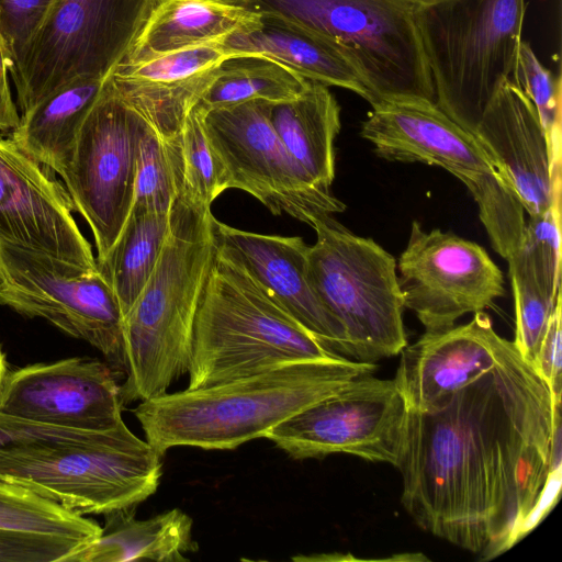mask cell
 I'll list each match as a JSON object with an SVG mask.
<instances>
[{
  "instance_id": "1",
  "label": "cell",
  "mask_w": 562,
  "mask_h": 562,
  "mask_svg": "<svg viewBox=\"0 0 562 562\" xmlns=\"http://www.w3.org/2000/svg\"><path fill=\"white\" fill-rule=\"evenodd\" d=\"M560 405L509 341L497 364L447 406L409 411L396 467L406 512L483 560L510 549L559 496L548 475Z\"/></svg>"
},
{
  "instance_id": "2",
  "label": "cell",
  "mask_w": 562,
  "mask_h": 562,
  "mask_svg": "<svg viewBox=\"0 0 562 562\" xmlns=\"http://www.w3.org/2000/svg\"><path fill=\"white\" fill-rule=\"evenodd\" d=\"M372 362L342 356L300 360L211 386L142 401L133 413L146 440L162 456L178 446L232 450L371 374Z\"/></svg>"
},
{
  "instance_id": "3",
  "label": "cell",
  "mask_w": 562,
  "mask_h": 562,
  "mask_svg": "<svg viewBox=\"0 0 562 562\" xmlns=\"http://www.w3.org/2000/svg\"><path fill=\"white\" fill-rule=\"evenodd\" d=\"M211 209L177 196L156 268L124 316V404L167 393L189 370L200 297L217 247Z\"/></svg>"
},
{
  "instance_id": "4",
  "label": "cell",
  "mask_w": 562,
  "mask_h": 562,
  "mask_svg": "<svg viewBox=\"0 0 562 562\" xmlns=\"http://www.w3.org/2000/svg\"><path fill=\"white\" fill-rule=\"evenodd\" d=\"M334 356L338 355L216 247L196 311L188 389L245 378L286 362Z\"/></svg>"
},
{
  "instance_id": "5",
  "label": "cell",
  "mask_w": 562,
  "mask_h": 562,
  "mask_svg": "<svg viewBox=\"0 0 562 562\" xmlns=\"http://www.w3.org/2000/svg\"><path fill=\"white\" fill-rule=\"evenodd\" d=\"M272 15L330 43L353 68L371 106L387 100L436 103L416 22L417 0H225Z\"/></svg>"
},
{
  "instance_id": "6",
  "label": "cell",
  "mask_w": 562,
  "mask_h": 562,
  "mask_svg": "<svg viewBox=\"0 0 562 562\" xmlns=\"http://www.w3.org/2000/svg\"><path fill=\"white\" fill-rule=\"evenodd\" d=\"M525 12V0L417 4L416 22L436 104L472 134L498 87L506 80L517 82Z\"/></svg>"
},
{
  "instance_id": "7",
  "label": "cell",
  "mask_w": 562,
  "mask_h": 562,
  "mask_svg": "<svg viewBox=\"0 0 562 562\" xmlns=\"http://www.w3.org/2000/svg\"><path fill=\"white\" fill-rule=\"evenodd\" d=\"M161 458L122 420L81 441L0 448V479L75 514L108 515L135 508L157 491Z\"/></svg>"
},
{
  "instance_id": "8",
  "label": "cell",
  "mask_w": 562,
  "mask_h": 562,
  "mask_svg": "<svg viewBox=\"0 0 562 562\" xmlns=\"http://www.w3.org/2000/svg\"><path fill=\"white\" fill-rule=\"evenodd\" d=\"M360 135L383 159L438 166L452 173L474 198L494 250L504 259L516 250L526 224L524 207L475 136L435 102L381 101L372 105Z\"/></svg>"
},
{
  "instance_id": "9",
  "label": "cell",
  "mask_w": 562,
  "mask_h": 562,
  "mask_svg": "<svg viewBox=\"0 0 562 562\" xmlns=\"http://www.w3.org/2000/svg\"><path fill=\"white\" fill-rule=\"evenodd\" d=\"M308 272L319 297L342 325L348 356L372 362L407 345L395 258L325 215L312 227Z\"/></svg>"
},
{
  "instance_id": "10",
  "label": "cell",
  "mask_w": 562,
  "mask_h": 562,
  "mask_svg": "<svg viewBox=\"0 0 562 562\" xmlns=\"http://www.w3.org/2000/svg\"><path fill=\"white\" fill-rule=\"evenodd\" d=\"M154 1L59 0L10 70L20 112L77 79H105L128 52Z\"/></svg>"
},
{
  "instance_id": "11",
  "label": "cell",
  "mask_w": 562,
  "mask_h": 562,
  "mask_svg": "<svg viewBox=\"0 0 562 562\" xmlns=\"http://www.w3.org/2000/svg\"><path fill=\"white\" fill-rule=\"evenodd\" d=\"M0 304L90 344L116 373L125 372L124 315L99 267L0 244Z\"/></svg>"
},
{
  "instance_id": "12",
  "label": "cell",
  "mask_w": 562,
  "mask_h": 562,
  "mask_svg": "<svg viewBox=\"0 0 562 562\" xmlns=\"http://www.w3.org/2000/svg\"><path fill=\"white\" fill-rule=\"evenodd\" d=\"M270 102L252 100L203 111L206 134L226 173L228 189H239L272 214L285 213L311 227L346 205L318 188L292 159L272 127Z\"/></svg>"
},
{
  "instance_id": "13",
  "label": "cell",
  "mask_w": 562,
  "mask_h": 562,
  "mask_svg": "<svg viewBox=\"0 0 562 562\" xmlns=\"http://www.w3.org/2000/svg\"><path fill=\"white\" fill-rule=\"evenodd\" d=\"M142 122L105 78L59 175L92 232L97 262L117 240L132 209Z\"/></svg>"
},
{
  "instance_id": "14",
  "label": "cell",
  "mask_w": 562,
  "mask_h": 562,
  "mask_svg": "<svg viewBox=\"0 0 562 562\" xmlns=\"http://www.w3.org/2000/svg\"><path fill=\"white\" fill-rule=\"evenodd\" d=\"M408 412L394 379L367 374L281 422L263 438L294 459L349 453L397 467Z\"/></svg>"
},
{
  "instance_id": "15",
  "label": "cell",
  "mask_w": 562,
  "mask_h": 562,
  "mask_svg": "<svg viewBox=\"0 0 562 562\" xmlns=\"http://www.w3.org/2000/svg\"><path fill=\"white\" fill-rule=\"evenodd\" d=\"M396 269L404 307L426 331L448 329L505 293L503 272L483 247L439 228L426 232L416 221Z\"/></svg>"
},
{
  "instance_id": "16",
  "label": "cell",
  "mask_w": 562,
  "mask_h": 562,
  "mask_svg": "<svg viewBox=\"0 0 562 562\" xmlns=\"http://www.w3.org/2000/svg\"><path fill=\"white\" fill-rule=\"evenodd\" d=\"M75 205L56 173L11 137L0 134V244L98 267L91 245L72 215Z\"/></svg>"
},
{
  "instance_id": "17",
  "label": "cell",
  "mask_w": 562,
  "mask_h": 562,
  "mask_svg": "<svg viewBox=\"0 0 562 562\" xmlns=\"http://www.w3.org/2000/svg\"><path fill=\"white\" fill-rule=\"evenodd\" d=\"M112 367L72 357L8 372L0 412L40 424L104 431L122 420L121 385Z\"/></svg>"
},
{
  "instance_id": "18",
  "label": "cell",
  "mask_w": 562,
  "mask_h": 562,
  "mask_svg": "<svg viewBox=\"0 0 562 562\" xmlns=\"http://www.w3.org/2000/svg\"><path fill=\"white\" fill-rule=\"evenodd\" d=\"M473 135L529 216L561 198V158H554L535 105L520 86L504 81Z\"/></svg>"
},
{
  "instance_id": "19",
  "label": "cell",
  "mask_w": 562,
  "mask_h": 562,
  "mask_svg": "<svg viewBox=\"0 0 562 562\" xmlns=\"http://www.w3.org/2000/svg\"><path fill=\"white\" fill-rule=\"evenodd\" d=\"M217 248L239 263L267 295L321 344L348 356L340 322L316 292L308 272V247L300 236L241 231L215 221Z\"/></svg>"
},
{
  "instance_id": "20",
  "label": "cell",
  "mask_w": 562,
  "mask_h": 562,
  "mask_svg": "<svg viewBox=\"0 0 562 562\" xmlns=\"http://www.w3.org/2000/svg\"><path fill=\"white\" fill-rule=\"evenodd\" d=\"M508 344L495 331L490 316L476 312L464 325L426 331L406 345L394 381L409 411L431 413L492 370Z\"/></svg>"
},
{
  "instance_id": "21",
  "label": "cell",
  "mask_w": 562,
  "mask_h": 562,
  "mask_svg": "<svg viewBox=\"0 0 562 562\" xmlns=\"http://www.w3.org/2000/svg\"><path fill=\"white\" fill-rule=\"evenodd\" d=\"M232 55L220 44L183 48L145 60L120 61L106 80L167 140L179 132L215 79L220 64Z\"/></svg>"
},
{
  "instance_id": "22",
  "label": "cell",
  "mask_w": 562,
  "mask_h": 562,
  "mask_svg": "<svg viewBox=\"0 0 562 562\" xmlns=\"http://www.w3.org/2000/svg\"><path fill=\"white\" fill-rule=\"evenodd\" d=\"M234 54H257L281 63L305 79L370 95L353 68L323 37L282 19L258 14L218 43Z\"/></svg>"
},
{
  "instance_id": "23",
  "label": "cell",
  "mask_w": 562,
  "mask_h": 562,
  "mask_svg": "<svg viewBox=\"0 0 562 562\" xmlns=\"http://www.w3.org/2000/svg\"><path fill=\"white\" fill-rule=\"evenodd\" d=\"M257 16L225 0H155L121 61L145 60L183 48L218 44Z\"/></svg>"
},
{
  "instance_id": "24",
  "label": "cell",
  "mask_w": 562,
  "mask_h": 562,
  "mask_svg": "<svg viewBox=\"0 0 562 562\" xmlns=\"http://www.w3.org/2000/svg\"><path fill=\"white\" fill-rule=\"evenodd\" d=\"M273 130L292 159L314 183L330 191L335 179V138L340 131V106L327 86L307 80L294 99L269 104Z\"/></svg>"
},
{
  "instance_id": "25",
  "label": "cell",
  "mask_w": 562,
  "mask_h": 562,
  "mask_svg": "<svg viewBox=\"0 0 562 562\" xmlns=\"http://www.w3.org/2000/svg\"><path fill=\"white\" fill-rule=\"evenodd\" d=\"M134 515L135 508L105 515L101 536L75 551L66 562H187L184 554L198 549L192 538V519L181 509H170L145 520Z\"/></svg>"
},
{
  "instance_id": "26",
  "label": "cell",
  "mask_w": 562,
  "mask_h": 562,
  "mask_svg": "<svg viewBox=\"0 0 562 562\" xmlns=\"http://www.w3.org/2000/svg\"><path fill=\"white\" fill-rule=\"evenodd\" d=\"M105 79L82 78L55 90L26 112L10 137L35 160L60 175L77 134L99 98Z\"/></svg>"
},
{
  "instance_id": "27",
  "label": "cell",
  "mask_w": 562,
  "mask_h": 562,
  "mask_svg": "<svg viewBox=\"0 0 562 562\" xmlns=\"http://www.w3.org/2000/svg\"><path fill=\"white\" fill-rule=\"evenodd\" d=\"M169 227L170 212H130L117 240L106 257L97 262L114 290L124 316L153 274Z\"/></svg>"
},
{
  "instance_id": "28",
  "label": "cell",
  "mask_w": 562,
  "mask_h": 562,
  "mask_svg": "<svg viewBox=\"0 0 562 562\" xmlns=\"http://www.w3.org/2000/svg\"><path fill=\"white\" fill-rule=\"evenodd\" d=\"M308 79L279 61L257 54H234L224 59L196 106L206 112L252 100L285 102L297 97Z\"/></svg>"
},
{
  "instance_id": "29",
  "label": "cell",
  "mask_w": 562,
  "mask_h": 562,
  "mask_svg": "<svg viewBox=\"0 0 562 562\" xmlns=\"http://www.w3.org/2000/svg\"><path fill=\"white\" fill-rule=\"evenodd\" d=\"M165 145L175 176L177 196L211 209L213 201L228 189V183L206 134L203 111L195 105L179 132L165 140Z\"/></svg>"
},
{
  "instance_id": "30",
  "label": "cell",
  "mask_w": 562,
  "mask_h": 562,
  "mask_svg": "<svg viewBox=\"0 0 562 562\" xmlns=\"http://www.w3.org/2000/svg\"><path fill=\"white\" fill-rule=\"evenodd\" d=\"M0 528L76 538L85 542L98 539L103 528L41 497L21 485L0 479Z\"/></svg>"
},
{
  "instance_id": "31",
  "label": "cell",
  "mask_w": 562,
  "mask_h": 562,
  "mask_svg": "<svg viewBox=\"0 0 562 562\" xmlns=\"http://www.w3.org/2000/svg\"><path fill=\"white\" fill-rule=\"evenodd\" d=\"M177 187L164 138L143 119L131 212L169 213Z\"/></svg>"
},
{
  "instance_id": "32",
  "label": "cell",
  "mask_w": 562,
  "mask_h": 562,
  "mask_svg": "<svg viewBox=\"0 0 562 562\" xmlns=\"http://www.w3.org/2000/svg\"><path fill=\"white\" fill-rule=\"evenodd\" d=\"M560 200L541 214L529 216L516 250L507 258L528 269L539 286L551 297L560 292Z\"/></svg>"
},
{
  "instance_id": "33",
  "label": "cell",
  "mask_w": 562,
  "mask_h": 562,
  "mask_svg": "<svg viewBox=\"0 0 562 562\" xmlns=\"http://www.w3.org/2000/svg\"><path fill=\"white\" fill-rule=\"evenodd\" d=\"M508 271L516 318L513 342L520 356L532 364L554 311L558 296L553 299L547 294L528 269L516 263H508Z\"/></svg>"
},
{
  "instance_id": "34",
  "label": "cell",
  "mask_w": 562,
  "mask_h": 562,
  "mask_svg": "<svg viewBox=\"0 0 562 562\" xmlns=\"http://www.w3.org/2000/svg\"><path fill=\"white\" fill-rule=\"evenodd\" d=\"M517 82L535 105L554 158H560L561 80L546 68L529 42L521 41Z\"/></svg>"
},
{
  "instance_id": "35",
  "label": "cell",
  "mask_w": 562,
  "mask_h": 562,
  "mask_svg": "<svg viewBox=\"0 0 562 562\" xmlns=\"http://www.w3.org/2000/svg\"><path fill=\"white\" fill-rule=\"evenodd\" d=\"M87 543L59 535L0 528V562H66Z\"/></svg>"
},
{
  "instance_id": "36",
  "label": "cell",
  "mask_w": 562,
  "mask_h": 562,
  "mask_svg": "<svg viewBox=\"0 0 562 562\" xmlns=\"http://www.w3.org/2000/svg\"><path fill=\"white\" fill-rule=\"evenodd\" d=\"M58 1L0 0V32L13 66L20 63Z\"/></svg>"
},
{
  "instance_id": "37",
  "label": "cell",
  "mask_w": 562,
  "mask_h": 562,
  "mask_svg": "<svg viewBox=\"0 0 562 562\" xmlns=\"http://www.w3.org/2000/svg\"><path fill=\"white\" fill-rule=\"evenodd\" d=\"M97 432L40 424L0 412V448L41 441H81Z\"/></svg>"
},
{
  "instance_id": "38",
  "label": "cell",
  "mask_w": 562,
  "mask_h": 562,
  "mask_svg": "<svg viewBox=\"0 0 562 562\" xmlns=\"http://www.w3.org/2000/svg\"><path fill=\"white\" fill-rule=\"evenodd\" d=\"M561 293H559L554 311L532 363L538 374L548 384L555 404H561Z\"/></svg>"
},
{
  "instance_id": "39",
  "label": "cell",
  "mask_w": 562,
  "mask_h": 562,
  "mask_svg": "<svg viewBox=\"0 0 562 562\" xmlns=\"http://www.w3.org/2000/svg\"><path fill=\"white\" fill-rule=\"evenodd\" d=\"M12 66V58L0 32V97L9 103H14L9 83V74Z\"/></svg>"
},
{
  "instance_id": "40",
  "label": "cell",
  "mask_w": 562,
  "mask_h": 562,
  "mask_svg": "<svg viewBox=\"0 0 562 562\" xmlns=\"http://www.w3.org/2000/svg\"><path fill=\"white\" fill-rule=\"evenodd\" d=\"M20 121V114L15 103H9L0 97V132L7 133L14 130Z\"/></svg>"
},
{
  "instance_id": "41",
  "label": "cell",
  "mask_w": 562,
  "mask_h": 562,
  "mask_svg": "<svg viewBox=\"0 0 562 562\" xmlns=\"http://www.w3.org/2000/svg\"><path fill=\"white\" fill-rule=\"evenodd\" d=\"M8 372L5 356L0 348V394Z\"/></svg>"
},
{
  "instance_id": "42",
  "label": "cell",
  "mask_w": 562,
  "mask_h": 562,
  "mask_svg": "<svg viewBox=\"0 0 562 562\" xmlns=\"http://www.w3.org/2000/svg\"><path fill=\"white\" fill-rule=\"evenodd\" d=\"M548 484H549V485H551V486H552V487H554V488L557 487V490H558V491H559V493H560V490H559V487H558V486H555V485H553V484H551V483H548ZM551 507H552V506H551ZM550 509H551V508H550ZM550 509H548V510H547V512H544V513H543V512H541V514H540V516H541V517H538V524H539L540 519H541L544 515H547V514H548V512H549Z\"/></svg>"
},
{
  "instance_id": "43",
  "label": "cell",
  "mask_w": 562,
  "mask_h": 562,
  "mask_svg": "<svg viewBox=\"0 0 562 562\" xmlns=\"http://www.w3.org/2000/svg\"><path fill=\"white\" fill-rule=\"evenodd\" d=\"M418 2H423V1H429V0H417Z\"/></svg>"
}]
</instances>
